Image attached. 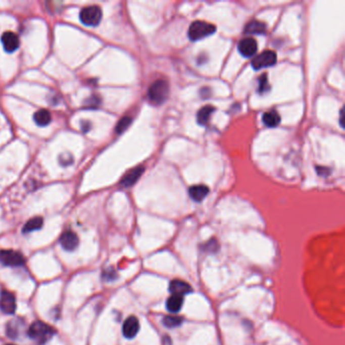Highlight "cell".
<instances>
[{
	"label": "cell",
	"mask_w": 345,
	"mask_h": 345,
	"mask_svg": "<svg viewBox=\"0 0 345 345\" xmlns=\"http://www.w3.org/2000/svg\"><path fill=\"white\" fill-rule=\"evenodd\" d=\"M55 334L56 330L42 321H35L28 329V336L39 345H45Z\"/></svg>",
	"instance_id": "obj_1"
},
{
	"label": "cell",
	"mask_w": 345,
	"mask_h": 345,
	"mask_svg": "<svg viewBox=\"0 0 345 345\" xmlns=\"http://www.w3.org/2000/svg\"><path fill=\"white\" fill-rule=\"evenodd\" d=\"M216 27L212 24L196 21L193 22L188 29V38L190 41H200L209 36H212L216 32Z\"/></svg>",
	"instance_id": "obj_2"
},
{
	"label": "cell",
	"mask_w": 345,
	"mask_h": 345,
	"mask_svg": "<svg viewBox=\"0 0 345 345\" xmlns=\"http://www.w3.org/2000/svg\"><path fill=\"white\" fill-rule=\"evenodd\" d=\"M169 95V84L165 80L155 81L148 90L149 100L155 105H162Z\"/></svg>",
	"instance_id": "obj_3"
},
{
	"label": "cell",
	"mask_w": 345,
	"mask_h": 345,
	"mask_svg": "<svg viewBox=\"0 0 345 345\" xmlns=\"http://www.w3.org/2000/svg\"><path fill=\"white\" fill-rule=\"evenodd\" d=\"M80 21L87 27H96L103 19V12L100 7L91 6L83 9L80 12Z\"/></svg>",
	"instance_id": "obj_4"
},
{
	"label": "cell",
	"mask_w": 345,
	"mask_h": 345,
	"mask_svg": "<svg viewBox=\"0 0 345 345\" xmlns=\"http://www.w3.org/2000/svg\"><path fill=\"white\" fill-rule=\"evenodd\" d=\"M0 263L5 266L19 267L25 265L26 258L16 250H0Z\"/></svg>",
	"instance_id": "obj_5"
},
{
	"label": "cell",
	"mask_w": 345,
	"mask_h": 345,
	"mask_svg": "<svg viewBox=\"0 0 345 345\" xmlns=\"http://www.w3.org/2000/svg\"><path fill=\"white\" fill-rule=\"evenodd\" d=\"M276 60L277 57L273 51H264L252 60L251 65L255 70H259L275 65Z\"/></svg>",
	"instance_id": "obj_6"
},
{
	"label": "cell",
	"mask_w": 345,
	"mask_h": 345,
	"mask_svg": "<svg viewBox=\"0 0 345 345\" xmlns=\"http://www.w3.org/2000/svg\"><path fill=\"white\" fill-rule=\"evenodd\" d=\"M0 310L5 314L12 315L17 310V300L14 293L8 290H3L0 293Z\"/></svg>",
	"instance_id": "obj_7"
},
{
	"label": "cell",
	"mask_w": 345,
	"mask_h": 345,
	"mask_svg": "<svg viewBox=\"0 0 345 345\" xmlns=\"http://www.w3.org/2000/svg\"><path fill=\"white\" fill-rule=\"evenodd\" d=\"M140 330V323L137 317L130 316L126 319L123 325V335L128 339H133L137 336Z\"/></svg>",
	"instance_id": "obj_8"
},
{
	"label": "cell",
	"mask_w": 345,
	"mask_h": 345,
	"mask_svg": "<svg viewBox=\"0 0 345 345\" xmlns=\"http://www.w3.org/2000/svg\"><path fill=\"white\" fill-rule=\"evenodd\" d=\"M257 43L254 39L252 38H246L243 39L239 45H238V50L239 53L245 57V58H250L253 57L256 52H257Z\"/></svg>",
	"instance_id": "obj_9"
},
{
	"label": "cell",
	"mask_w": 345,
	"mask_h": 345,
	"mask_svg": "<svg viewBox=\"0 0 345 345\" xmlns=\"http://www.w3.org/2000/svg\"><path fill=\"white\" fill-rule=\"evenodd\" d=\"M60 244L66 251H73L79 244V238L72 231L64 232L60 237Z\"/></svg>",
	"instance_id": "obj_10"
},
{
	"label": "cell",
	"mask_w": 345,
	"mask_h": 345,
	"mask_svg": "<svg viewBox=\"0 0 345 345\" xmlns=\"http://www.w3.org/2000/svg\"><path fill=\"white\" fill-rule=\"evenodd\" d=\"M2 43L7 52L13 53L20 47V39L13 32H6L2 37Z\"/></svg>",
	"instance_id": "obj_11"
},
{
	"label": "cell",
	"mask_w": 345,
	"mask_h": 345,
	"mask_svg": "<svg viewBox=\"0 0 345 345\" xmlns=\"http://www.w3.org/2000/svg\"><path fill=\"white\" fill-rule=\"evenodd\" d=\"M143 172H144V167H142V166H139V167H136V168L132 169L130 172H128L123 177V179L121 181L122 186H124V187H131L132 185H134L139 180V178L141 177Z\"/></svg>",
	"instance_id": "obj_12"
},
{
	"label": "cell",
	"mask_w": 345,
	"mask_h": 345,
	"mask_svg": "<svg viewBox=\"0 0 345 345\" xmlns=\"http://www.w3.org/2000/svg\"><path fill=\"white\" fill-rule=\"evenodd\" d=\"M169 290L171 294H177V295L183 297L184 294L191 291V286L182 280L174 279L169 284Z\"/></svg>",
	"instance_id": "obj_13"
},
{
	"label": "cell",
	"mask_w": 345,
	"mask_h": 345,
	"mask_svg": "<svg viewBox=\"0 0 345 345\" xmlns=\"http://www.w3.org/2000/svg\"><path fill=\"white\" fill-rule=\"evenodd\" d=\"M24 328V323L20 320H14L7 325V334L12 339H18Z\"/></svg>",
	"instance_id": "obj_14"
},
{
	"label": "cell",
	"mask_w": 345,
	"mask_h": 345,
	"mask_svg": "<svg viewBox=\"0 0 345 345\" xmlns=\"http://www.w3.org/2000/svg\"><path fill=\"white\" fill-rule=\"evenodd\" d=\"M209 187L206 185H193L189 188V196L194 202H202L209 193Z\"/></svg>",
	"instance_id": "obj_15"
},
{
	"label": "cell",
	"mask_w": 345,
	"mask_h": 345,
	"mask_svg": "<svg viewBox=\"0 0 345 345\" xmlns=\"http://www.w3.org/2000/svg\"><path fill=\"white\" fill-rule=\"evenodd\" d=\"M183 297L177 294H171L169 299L166 301V308L170 313H177L182 307Z\"/></svg>",
	"instance_id": "obj_16"
},
{
	"label": "cell",
	"mask_w": 345,
	"mask_h": 345,
	"mask_svg": "<svg viewBox=\"0 0 345 345\" xmlns=\"http://www.w3.org/2000/svg\"><path fill=\"white\" fill-rule=\"evenodd\" d=\"M266 32V26L265 24L258 22V21H252L249 24H247L245 28V33L250 35H263Z\"/></svg>",
	"instance_id": "obj_17"
},
{
	"label": "cell",
	"mask_w": 345,
	"mask_h": 345,
	"mask_svg": "<svg viewBox=\"0 0 345 345\" xmlns=\"http://www.w3.org/2000/svg\"><path fill=\"white\" fill-rule=\"evenodd\" d=\"M262 122L268 128H275L280 123V117L275 111H270L263 115Z\"/></svg>",
	"instance_id": "obj_18"
},
{
	"label": "cell",
	"mask_w": 345,
	"mask_h": 345,
	"mask_svg": "<svg viewBox=\"0 0 345 345\" xmlns=\"http://www.w3.org/2000/svg\"><path fill=\"white\" fill-rule=\"evenodd\" d=\"M51 120H52V117H51V114L49 111L47 110H40L38 111L35 116H34V121L35 123L38 125V126H41V127H45V126H48L50 123H51Z\"/></svg>",
	"instance_id": "obj_19"
},
{
	"label": "cell",
	"mask_w": 345,
	"mask_h": 345,
	"mask_svg": "<svg viewBox=\"0 0 345 345\" xmlns=\"http://www.w3.org/2000/svg\"><path fill=\"white\" fill-rule=\"evenodd\" d=\"M214 112H215V108L211 107V106H207V107H204L203 109H201L199 111L198 117H196L198 123L201 126H206L209 123V120H210V118Z\"/></svg>",
	"instance_id": "obj_20"
},
{
	"label": "cell",
	"mask_w": 345,
	"mask_h": 345,
	"mask_svg": "<svg viewBox=\"0 0 345 345\" xmlns=\"http://www.w3.org/2000/svg\"><path fill=\"white\" fill-rule=\"evenodd\" d=\"M43 224H44L43 218L35 217L26 223V225L23 228V232L24 233H31V232L40 230L43 227Z\"/></svg>",
	"instance_id": "obj_21"
},
{
	"label": "cell",
	"mask_w": 345,
	"mask_h": 345,
	"mask_svg": "<svg viewBox=\"0 0 345 345\" xmlns=\"http://www.w3.org/2000/svg\"><path fill=\"white\" fill-rule=\"evenodd\" d=\"M182 323L181 318L175 316H167L163 319V324L168 328H175Z\"/></svg>",
	"instance_id": "obj_22"
},
{
	"label": "cell",
	"mask_w": 345,
	"mask_h": 345,
	"mask_svg": "<svg viewBox=\"0 0 345 345\" xmlns=\"http://www.w3.org/2000/svg\"><path fill=\"white\" fill-rule=\"evenodd\" d=\"M131 124H132V119H131L130 117H125V118H123V119L118 123V125H117V127H116V132H117L118 134L124 133V132L130 127Z\"/></svg>",
	"instance_id": "obj_23"
},
{
	"label": "cell",
	"mask_w": 345,
	"mask_h": 345,
	"mask_svg": "<svg viewBox=\"0 0 345 345\" xmlns=\"http://www.w3.org/2000/svg\"><path fill=\"white\" fill-rule=\"evenodd\" d=\"M269 86H268V80H267V75L264 74L260 77L259 79V92L263 93L266 92L268 90Z\"/></svg>",
	"instance_id": "obj_24"
},
{
	"label": "cell",
	"mask_w": 345,
	"mask_h": 345,
	"mask_svg": "<svg viewBox=\"0 0 345 345\" xmlns=\"http://www.w3.org/2000/svg\"><path fill=\"white\" fill-rule=\"evenodd\" d=\"M104 278L107 281L114 280L116 278V271L113 269H106L104 272Z\"/></svg>",
	"instance_id": "obj_25"
},
{
	"label": "cell",
	"mask_w": 345,
	"mask_h": 345,
	"mask_svg": "<svg viewBox=\"0 0 345 345\" xmlns=\"http://www.w3.org/2000/svg\"><path fill=\"white\" fill-rule=\"evenodd\" d=\"M340 125L341 127H343V111H341L340 113Z\"/></svg>",
	"instance_id": "obj_26"
},
{
	"label": "cell",
	"mask_w": 345,
	"mask_h": 345,
	"mask_svg": "<svg viewBox=\"0 0 345 345\" xmlns=\"http://www.w3.org/2000/svg\"><path fill=\"white\" fill-rule=\"evenodd\" d=\"M7 345H15V344H7Z\"/></svg>",
	"instance_id": "obj_27"
}]
</instances>
